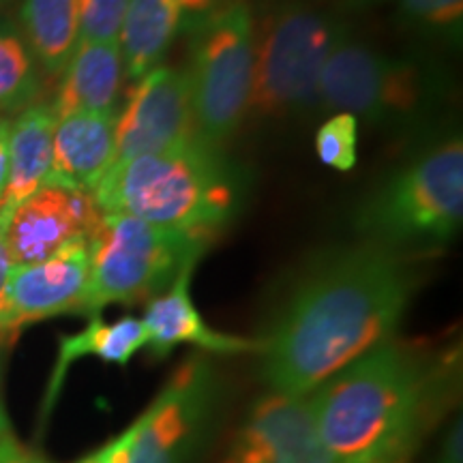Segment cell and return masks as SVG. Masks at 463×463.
I'll return each instance as SVG.
<instances>
[{"mask_svg":"<svg viewBox=\"0 0 463 463\" xmlns=\"http://www.w3.org/2000/svg\"><path fill=\"white\" fill-rule=\"evenodd\" d=\"M58 116L52 101H37L11 120L9 178L0 200V230L22 202L43 187L52 167Z\"/></svg>","mask_w":463,"mask_h":463,"instance_id":"17","label":"cell"},{"mask_svg":"<svg viewBox=\"0 0 463 463\" xmlns=\"http://www.w3.org/2000/svg\"><path fill=\"white\" fill-rule=\"evenodd\" d=\"M316 153L324 165L350 172L358 159V120L352 114H331L316 133Z\"/></svg>","mask_w":463,"mask_h":463,"instance_id":"22","label":"cell"},{"mask_svg":"<svg viewBox=\"0 0 463 463\" xmlns=\"http://www.w3.org/2000/svg\"><path fill=\"white\" fill-rule=\"evenodd\" d=\"M275 3H281V0H275ZM303 3H305V0H303Z\"/></svg>","mask_w":463,"mask_h":463,"instance_id":"34","label":"cell"},{"mask_svg":"<svg viewBox=\"0 0 463 463\" xmlns=\"http://www.w3.org/2000/svg\"><path fill=\"white\" fill-rule=\"evenodd\" d=\"M459 392V347L392 337L309 392V405L326 463H414Z\"/></svg>","mask_w":463,"mask_h":463,"instance_id":"2","label":"cell"},{"mask_svg":"<svg viewBox=\"0 0 463 463\" xmlns=\"http://www.w3.org/2000/svg\"><path fill=\"white\" fill-rule=\"evenodd\" d=\"M444 80L431 62L392 56L373 45L339 39L320 78V108L352 114L375 129L408 131L436 112Z\"/></svg>","mask_w":463,"mask_h":463,"instance_id":"5","label":"cell"},{"mask_svg":"<svg viewBox=\"0 0 463 463\" xmlns=\"http://www.w3.org/2000/svg\"><path fill=\"white\" fill-rule=\"evenodd\" d=\"M222 399V378L211 358H184L136 419L127 463L198 461L217 430Z\"/></svg>","mask_w":463,"mask_h":463,"instance_id":"9","label":"cell"},{"mask_svg":"<svg viewBox=\"0 0 463 463\" xmlns=\"http://www.w3.org/2000/svg\"><path fill=\"white\" fill-rule=\"evenodd\" d=\"M222 463H326L309 395L266 392L234 431Z\"/></svg>","mask_w":463,"mask_h":463,"instance_id":"13","label":"cell"},{"mask_svg":"<svg viewBox=\"0 0 463 463\" xmlns=\"http://www.w3.org/2000/svg\"><path fill=\"white\" fill-rule=\"evenodd\" d=\"M42 69L22 34L0 22V116L22 112L39 101Z\"/></svg>","mask_w":463,"mask_h":463,"instance_id":"21","label":"cell"},{"mask_svg":"<svg viewBox=\"0 0 463 463\" xmlns=\"http://www.w3.org/2000/svg\"><path fill=\"white\" fill-rule=\"evenodd\" d=\"M0 463H50L42 453L26 447L14 433L0 438Z\"/></svg>","mask_w":463,"mask_h":463,"instance_id":"27","label":"cell"},{"mask_svg":"<svg viewBox=\"0 0 463 463\" xmlns=\"http://www.w3.org/2000/svg\"><path fill=\"white\" fill-rule=\"evenodd\" d=\"M20 31L42 73L58 78L80 43L78 0H22Z\"/></svg>","mask_w":463,"mask_h":463,"instance_id":"20","label":"cell"},{"mask_svg":"<svg viewBox=\"0 0 463 463\" xmlns=\"http://www.w3.org/2000/svg\"><path fill=\"white\" fill-rule=\"evenodd\" d=\"M89 273L90 239L75 241L43 262L14 266L7 286V309L0 320V339L9 344L28 324L82 314Z\"/></svg>","mask_w":463,"mask_h":463,"instance_id":"11","label":"cell"},{"mask_svg":"<svg viewBox=\"0 0 463 463\" xmlns=\"http://www.w3.org/2000/svg\"><path fill=\"white\" fill-rule=\"evenodd\" d=\"M125 80L118 42H80L61 75L52 108L58 118L78 112L118 114Z\"/></svg>","mask_w":463,"mask_h":463,"instance_id":"16","label":"cell"},{"mask_svg":"<svg viewBox=\"0 0 463 463\" xmlns=\"http://www.w3.org/2000/svg\"><path fill=\"white\" fill-rule=\"evenodd\" d=\"M7 3H9V0H0V7H5Z\"/></svg>","mask_w":463,"mask_h":463,"instance_id":"33","label":"cell"},{"mask_svg":"<svg viewBox=\"0 0 463 463\" xmlns=\"http://www.w3.org/2000/svg\"><path fill=\"white\" fill-rule=\"evenodd\" d=\"M425 463H463V422L461 414L450 419L447 430L439 436L436 449Z\"/></svg>","mask_w":463,"mask_h":463,"instance_id":"25","label":"cell"},{"mask_svg":"<svg viewBox=\"0 0 463 463\" xmlns=\"http://www.w3.org/2000/svg\"><path fill=\"white\" fill-rule=\"evenodd\" d=\"M191 108L195 133L213 146L225 142L247 118L253 80V17L234 0L187 26Z\"/></svg>","mask_w":463,"mask_h":463,"instance_id":"8","label":"cell"},{"mask_svg":"<svg viewBox=\"0 0 463 463\" xmlns=\"http://www.w3.org/2000/svg\"><path fill=\"white\" fill-rule=\"evenodd\" d=\"M144 347H146V331H144L140 317L133 316H123L114 322H106L101 314L90 316L82 331L61 337L58 356L42 405V425L54 410L73 363H78L80 358L92 356L103 363L127 367L133 361V356Z\"/></svg>","mask_w":463,"mask_h":463,"instance_id":"18","label":"cell"},{"mask_svg":"<svg viewBox=\"0 0 463 463\" xmlns=\"http://www.w3.org/2000/svg\"><path fill=\"white\" fill-rule=\"evenodd\" d=\"M463 222V142L449 137L392 174L358 206L354 228L363 242L416 256L436 251Z\"/></svg>","mask_w":463,"mask_h":463,"instance_id":"4","label":"cell"},{"mask_svg":"<svg viewBox=\"0 0 463 463\" xmlns=\"http://www.w3.org/2000/svg\"><path fill=\"white\" fill-rule=\"evenodd\" d=\"M211 242L125 213H101L90 236L82 316H99L109 305L148 303L172 286L184 266L198 264Z\"/></svg>","mask_w":463,"mask_h":463,"instance_id":"7","label":"cell"},{"mask_svg":"<svg viewBox=\"0 0 463 463\" xmlns=\"http://www.w3.org/2000/svg\"><path fill=\"white\" fill-rule=\"evenodd\" d=\"M198 264H187L181 275L159 297L148 300L142 316L146 350L155 361H164L176 347L191 345L206 354H256L258 341L217 331L204 320L191 297V281Z\"/></svg>","mask_w":463,"mask_h":463,"instance_id":"14","label":"cell"},{"mask_svg":"<svg viewBox=\"0 0 463 463\" xmlns=\"http://www.w3.org/2000/svg\"><path fill=\"white\" fill-rule=\"evenodd\" d=\"M230 3H234V0H178L183 11V26L187 28L195 24V22L204 20L215 11L228 7Z\"/></svg>","mask_w":463,"mask_h":463,"instance_id":"28","label":"cell"},{"mask_svg":"<svg viewBox=\"0 0 463 463\" xmlns=\"http://www.w3.org/2000/svg\"><path fill=\"white\" fill-rule=\"evenodd\" d=\"M9 136L11 120L7 116H0V200H3L5 187L9 178Z\"/></svg>","mask_w":463,"mask_h":463,"instance_id":"30","label":"cell"},{"mask_svg":"<svg viewBox=\"0 0 463 463\" xmlns=\"http://www.w3.org/2000/svg\"><path fill=\"white\" fill-rule=\"evenodd\" d=\"M129 0H78L80 42H118Z\"/></svg>","mask_w":463,"mask_h":463,"instance_id":"24","label":"cell"},{"mask_svg":"<svg viewBox=\"0 0 463 463\" xmlns=\"http://www.w3.org/2000/svg\"><path fill=\"white\" fill-rule=\"evenodd\" d=\"M181 28L178 0H129L118 34L125 78L136 82L159 67Z\"/></svg>","mask_w":463,"mask_h":463,"instance_id":"19","label":"cell"},{"mask_svg":"<svg viewBox=\"0 0 463 463\" xmlns=\"http://www.w3.org/2000/svg\"><path fill=\"white\" fill-rule=\"evenodd\" d=\"M5 352H7V341L0 339V438L9 436V433H11V420H9V414H7V405H5V392H3Z\"/></svg>","mask_w":463,"mask_h":463,"instance_id":"31","label":"cell"},{"mask_svg":"<svg viewBox=\"0 0 463 463\" xmlns=\"http://www.w3.org/2000/svg\"><path fill=\"white\" fill-rule=\"evenodd\" d=\"M133 438H136V420H131V425H127L125 431H120L118 436L103 444L101 449L92 450L78 463H127Z\"/></svg>","mask_w":463,"mask_h":463,"instance_id":"26","label":"cell"},{"mask_svg":"<svg viewBox=\"0 0 463 463\" xmlns=\"http://www.w3.org/2000/svg\"><path fill=\"white\" fill-rule=\"evenodd\" d=\"M11 270H14V262H11L7 242H5V234L0 230V320H3L5 309H7V286Z\"/></svg>","mask_w":463,"mask_h":463,"instance_id":"29","label":"cell"},{"mask_svg":"<svg viewBox=\"0 0 463 463\" xmlns=\"http://www.w3.org/2000/svg\"><path fill=\"white\" fill-rule=\"evenodd\" d=\"M101 222L92 194L43 184L22 202L3 234L14 266L43 262L75 241L90 239Z\"/></svg>","mask_w":463,"mask_h":463,"instance_id":"12","label":"cell"},{"mask_svg":"<svg viewBox=\"0 0 463 463\" xmlns=\"http://www.w3.org/2000/svg\"><path fill=\"white\" fill-rule=\"evenodd\" d=\"M402 14L422 34L459 42L463 26V0H402Z\"/></svg>","mask_w":463,"mask_h":463,"instance_id":"23","label":"cell"},{"mask_svg":"<svg viewBox=\"0 0 463 463\" xmlns=\"http://www.w3.org/2000/svg\"><path fill=\"white\" fill-rule=\"evenodd\" d=\"M420 288L416 256L356 242L320 251L288 283L258 337L270 392L305 397L397 337Z\"/></svg>","mask_w":463,"mask_h":463,"instance_id":"1","label":"cell"},{"mask_svg":"<svg viewBox=\"0 0 463 463\" xmlns=\"http://www.w3.org/2000/svg\"><path fill=\"white\" fill-rule=\"evenodd\" d=\"M380 3H386V0H347V7L361 11V9L375 7V5H380Z\"/></svg>","mask_w":463,"mask_h":463,"instance_id":"32","label":"cell"},{"mask_svg":"<svg viewBox=\"0 0 463 463\" xmlns=\"http://www.w3.org/2000/svg\"><path fill=\"white\" fill-rule=\"evenodd\" d=\"M92 198L101 213H125L213 241L241 215L249 174L223 148L194 136L112 165Z\"/></svg>","mask_w":463,"mask_h":463,"instance_id":"3","label":"cell"},{"mask_svg":"<svg viewBox=\"0 0 463 463\" xmlns=\"http://www.w3.org/2000/svg\"><path fill=\"white\" fill-rule=\"evenodd\" d=\"M347 26L303 0H281L253 24V80L249 112L286 120L320 106L324 62Z\"/></svg>","mask_w":463,"mask_h":463,"instance_id":"6","label":"cell"},{"mask_svg":"<svg viewBox=\"0 0 463 463\" xmlns=\"http://www.w3.org/2000/svg\"><path fill=\"white\" fill-rule=\"evenodd\" d=\"M195 133L189 78L184 69L155 67L136 80L116 114V164L161 153Z\"/></svg>","mask_w":463,"mask_h":463,"instance_id":"10","label":"cell"},{"mask_svg":"<svg viewBox=\"0 0 463 463\" xmlns=\"http://www.w3.org/2000/svg\"><path fill=\"white\" fill-rule=\"evenodd\" d=\"M116 159V114L78 112L58 118L52 167L43 184L92 194Z\"/></svg>","mask_w":463,"mask_h":463,"instance_id":"15","label":"cell"}]
</instances>
